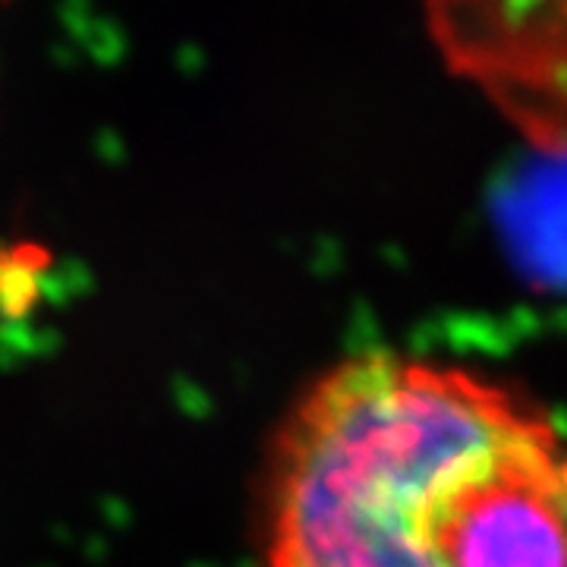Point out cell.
Segmentation results:
<instances>
[{"label": "cell", "instance_id": "2", "mask_svg": "<svg viewBox=\"0 0 567 567\" xmlns=\"http://www.w3.org/2000/svg\"><path fill=\"white\" fill-rule=\"evenodd\" d=\"M444 63L530 146L567 158V0H429Z\"/></svg>", "mask_w": 567, "mask_h": 567}, {"label": "cell", "instance_id": "1", "mask_svg": "<svg viewBox=\"0 0 567 567\" xmlns=\"http://www.w3.org/2000/svg\"><path fill=\"white\" fill-rule=\"evenodd\" d=\"M552 416L461 362L362 350L275 426L256 567H567Z\"/></svg>", "mask_w": 567, "mask_h": 567}, {"label": "cell", "instance_id": "3", "mask_svg": "<svg viewBox=\"0 0 567 567\" xmlns=\"http://www.w3.org/2000/svg\"><path fill=\"white\" fill-rule=\"evenodd\" d=\"M565 486H567V458H565Z\"/></svg>", "mask_w": 567, "mask_h": 567}]
</instances>
